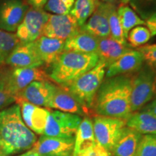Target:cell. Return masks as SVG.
Here are the masks:
<instances>
[{"label": "cell", "mask_w": 156, "mask_h": 156, "mask_svg": "<svg viewBox=\"0 0 156 156\" xmlns=\"http://www.w3.org/2000/svg\"><path fill=\"white\" fill-rule=\"evenodd\" d=\"M140 111H143V112H147L149 113H151L156 116V96L153 101H151L148 104L142 108Z\"/></svg>", "instance_id": "38"}, {"label": "cell", "mask_w": 156, "mask_h": 156, "mask_svg": "<svg viewBox=\"0 0 156 156\" xmlns=\"http://www.w3.org/2000/svg\"><path fill=\"white\" fill-rule=\"evenodd\" d=\"M49 15L50 14L44 9L29 7L15 34L20 41L21 43L34 42L41 36Z\"/></svg>", "instance_id": "9"}, {"label": "cell", "mask_w": 156, "mask_h": 156, "mask_svg": "<svg viewBox=\"0 0 156 156\" xmlns=\"http://www.w3.org/2000/svg\"><path fill=\"white\" fill-rule=\"evenodd\" d=\"M129 0H120L121 5H126L129 3Z\"/></svg>", "instance_id": "41"}, {"label": "cell", "mask_w": 156, "mask_h": 156, "mask_svg": "<svg viewBox=\"0 0 156 156\" xmlns=\"http://www.w3.org/2000/svg\"><path fill=\"white\" fill-rule=\"evenodd\" d=\"M99 61L100 58L97 53L64 51L51 64L48 77L56 85L66 87L95 67Z\"/></svg>", "instance_id": "3"}, {"label": "cell", "mask_w": 156, "mask_h": 156, "mask_svg": "<svg viewBox=\"0 0 156 156\" xmlns=\"http://www.w3.org/2000/svg\"><path fill=\"white\" fill-rule=\"evenodd\" d=\"M37 140L23 122L18 104L0 111V153L10 156L23 153L34 147Z\"/></svg>", "instance_id": "2"}, {"label": "cell", "mask_w": 156, "mask_h": 156, "mask_svg": "<svg viewBox=\"0 0 156 156\" xmlns=\"http://www.w3.org/2000/svg\"><path fill=\"white\" fill-rule=\"evenodd\" d=\"M0 77L5 82L9 92L15 98L33 82L50 80L48 74L42 67L12 68Z\"/></svg>", "instance_id": "8"}, {"label": "cell", "mask_w": 156, "mask_h": 156, "mask_svg": "<svg viewBox=\"0 0 156 156\" xmlns=\"http://www.w3.org/2000/svg\"><path fill=\"white\" fill-rule=\"evenodd\" d=\"M20 41L14 33L0 30V67Z\"/></svg>", "instance_id": "27"}, {"label": "cell", "mask_w": 156, "mask_h": 156, "mask_svg": "<svg viewBox=\"0 0 156 156\" xmlns=\"http://www.w3.org/2000/svg\"><path fill=\"white\" fill-rule=\"evenodd\" d=\"M145 25L151 32V36H156V12L145 20Z\"/></svg>", "instance_id": "36"}, {"label": "cell", "mask_w": 156, "mask_h": 156, "mask_svg": "<svg viewBox=\"0 0 156 156\" xmlns=\"http://www.w3.org/2000/svg\"><path fill=\"white\" fill-rule=\"evenodd\" d=\"M100 2L99 0H75L69 14L81 27L93 15Z\"/></svg>", "instance_id": "26"}, {"label": "cell", "mask_w": 156, "mask_h": 156, "mask_svg": "<svg viewBox=\"0 0 156 156\" xmlns=\"http://www.w3.org/2000/svg\"><path fill=\"white\" fill-rule=\"evenodd\" d=\"M17 156H42V155H40V154L38 153L36 151H35L34 150H33L32 148H31V149L25 151V153L20 154V155Z\"/></svg>", "instance_id": "39"}, {"label": "cell", "mask_w": 156, "mask_h": 156, "mask_svg": "<svg viewBox=\"0 0 156 156\" xmlns=\"http://www.w3.org/2000/svg\"><path fill=\"white\" fill-rule=\"evenodd\" d=\"M132 50L133 49L128 44H122L114 40L111 36H108L98 38V46L96 53L100 61L108 66Z\"/></svg>", "instance_id": "20"}, {"label": "cell", "mask_w": 156, "mask_h": 156, "mask_svg": "<svg viewBox=\"0 0 156 156\" xmlns=\"http://www.w3.org/2000/svg\"><path fill=\"white\" fill-rule=\"evenodd\" d=\"M126 125L142 135L156 134V116L151 113L139 111L132 113L126 119Z\"/></svg>", "instance_id": "24"}, {"label": "cell", "mask_w": 156, "mask_h": 156, "mask_svg": "<svg viewBox=\"0 0 156 156\" xmlns=\"http://www.w3.org/2000/svg\"><path fill=\"white\" fill-rule=\"evenodd\" d=\"M106 63L99 61L95 67L64 87L90 115L93 114L92 108L95 95L106 75Z\"/></svg>", "instance_id": "4"}, {"label": "cell", "mask_w": 156, "mask_h": 156, "mask_svg": "<svg viewBox=\"0 0 156 156\" xmlns=\"http://www.w3.org/2000/svg\"><path fill=\"white\" fill-rule=\"evenodd\" d=\"M80 30L76 20L71 15H50L42 36L65 41Z\"/></svg>", "instance_id": "10"}, {"label": "cell", "mask_w": 156, "mask_h": 156, "mask_svg": "<svg viewBox=\"0 0 156 156\" xmlns=\"http://www.w3.org/2000/svg\"><path fill=\"white\" fill-rule=\"evenodd\" d=\"M0 156H5V155H2V154L0 153Z\"/></svg>", "instance_id": "42"}, {"label": "cell", "mask_w": 156, "mask_h": 156, "mask_svg": "<svg viewBox=\"0 0 156 156\" xmlns=\"http://www.w3.org/2000/svg\"><path fill=\"white\" fill-rule=\"evenodd\" d=\"M20 108L23 122L33 132L38 135H44L47 123L50 109L35 106L25 101H17Z\"/></svg>", "instance_id": "14"}, {"label": "cell", "mask_w": 156, "mask_h": 156, "mask_svg": "<svg viewBox=\"0 0 156 156\" xmlns=\"http://www.w3.org/2000/svg\"><path fill=\"white\" fill-rule=\"evenodd\" d=\"M145 63L143 55L137 49L132 50L107 66L106 77L136 73Z\"/></svg>", "instance_id": "17"}, {"label": "cell", "mask_w": 156, "mask_h": 156, "mask_svg": "<svg viewBox=\"0 0 156 156\" xmlns=\"http://www.w3.org/2000/svg\"><path fill=\"white\" fill-rule=\"evenodd\" d=\"M5 64L12 68L41 67L44 65L34 42L20 43L12 51Z\"/></svg>", "instance_id": "16"}, {"label": "cell", "mask_w": 156, "mask_h": 156, "mask_svg": "<svg viewBox=\"0 0 156 156\" xmlns=\"http://www.w3.org/2000/svg\"><path fill=\"white\" fill-rule=\"evenodd\" d=\"M92 119L95 141L111 153L126 126V120L100 115H94Z\"/></svg>", "instance_id": "6"}, {"label": "cell", "mask_w": 156, "mask_h": 156, "mask_svg": "<svg viewBox=\"0 0 156 156\" xmlns=\"http://www.w3.org/2000/svg\"><path fill=\"white\" fill-rule=\"evenodd\" d=\"M95 142L93 119L90 116H84L75 135L73 156H78L83 152L92 147Z\"/></svg>", "instance_id": "21"}, {"label": "cell", "mask_w": 156, "mask_h": 156, "mask_svg": "<svg viewBox=\"0 0 156 156\" xmlns=\"http://www.w3.org/2000/svg\"><path fill=\"white\" fill-rule=\"evenodd\" d=\"M142 134L126 126L113 147L112 156H134Z\"/></svg>", "instance_id": "23"}, {"label": "cell", "mask_w": 156, "mask_h": 156, "mask_svg": "<svg viewBox=\"0 0 156 156\" xmlns=\"http://www.w3.org/2000/svg\"><path fill=\"white\" fill-rule=\"evenodd\" d=\"M129 4L144 21L156 12V0H129Z\"/></svg>", "instance_id": "30"}, {"label": "cell", "mask_w": 156, "mask_h": 156, "mask_svg": "<svg viewBox=\"0 0 156 156\" xmlns=\"http://www.w3.org/2000/svg\"><path fill=\"white\" fill-rule=\"evenodd\" d=\"M15 102V98L9 92L5 82L0 77V111L9 107Z\"/></svg>", "instance_id": "33"}, {"label": "cell", "mask_w": 156, "mask_h": 156, "mask_svg": "<svg viewBox=\"0 0 156 156\" xmlns=\"http://www.w3.org/2000/svg\"><path fill=\"white\" fill-rule=\"evenodd\" d=\"M78 156H112L110 152L98 142Z\"/></svg>", "instance_id": "35"}, {"label": "cell", "mask_w": 156, "mask_h": 156, "mask_svg": "<svg viewBox=\"0 0 156 156\" xmlns=\"http://www.w3.org/2000/svg\"><path fill=\"white\" fill-rule=\"evenodd\" d=\"M134 156H156V134L142 135Z\"/></svg>", "instance_id": "31"}, {"label": "cell", "mask_w": 156, "mask_h": 156, "mask_svg": "<svg viewBox=\"0 0 156 156\" xmlns=\"http://www.w3.org/2000/svg\"><path fill=\"white\" fill-rule=\"evenodd\" d=\"M48 108L77 114L82 117L90 116L89 112L67 88L57 85H56L54 88L48 105Z\"/></svg>", "instance_id": "15"}, {"label": "cell", "mask_w": 156, "mask_h": 156, "mask_svg": "<svg viewBox=\"0 0 156 156\" xmlns=\"http://www.w3.org/2000/svg\"><path fill=\"white\" fill-rule=\"evenodd\" d=\"M30 6L23 0L0 2V30L16 32Z\"/></svg>", "instance_id": "11"}, {"label": "cell", "mask_w": 156, "mask_h": 156, "mask_svg": "<svg viewBox=\"0 0 156 156\" xmlns=\"http://www.w3.org/2000/svg\"><path fill=\"white\" fill-rule=\"evenodd\" d=\"M83 117L77 114L50 109L44 135L62 138H75Z\"/></svg>", "instance_id": "7"}, {"label": "cell", "mask_w": 156, "mask_h": 156, "mask_svg": "<svg viewBox=\"0 0 156 156\" xmlns=\"http://www.w3.org/2000/svg\"><path fill=\"white\" fill-rule=\"evenodd\" d=\"M108 20L110 30V36L122 44H128L124 37V32L121 26L118 15H117V7L115 5H112L108 13Z\"/></svg>", "instance_id": "28"}, {"label": "cell", "mask_w": 156, "mask_h": 156, "mask_svg": "<svg viewBox=\"0 0 156 156\" xmlns=\"http://www.w3.org/2000/svg\"><path fill=\"white\" fill-rule=\"evenodd\" d=\"M112 5L101 2L93 15L80 27V30L98 38L110 36L108 13Z\"/></svg>", "instance_id": "18"}, {"label": "cell", "mask_w": 156, "mask_h": 156, "mask_svg": "<svg viewBox=\"0 0 156 156\" xmlns=\"http://www.w3.org/2000/svg\"><path fill=\"white\" fill-rule=\"evenodd\" d=\"M136 49L143 55L145 62L156 65V44L145 45Z\"/></svg>", "instance_id": "34"}, {"label": "cell", "mask_w": 156, "mask_h": 156, "mask_svg": "<svg viewBox=\"0 0 156 156\" xmlns=\"http://www.w3.org/2000/svg\"><path fill=\"white\" fill-rule=\"evenodd\" d=\"M99 1L102 2L104 3H108V4H112V5H116L117 2H118V0H99Z\"/></svg>", "instance_id": "40"}, {"label": "cell", "mask_w": 156, "mask_h": 156, "mask_svg": "<svg viewBox=\"0 0 156 156\" xmlns=\"http://www.w3.org/2000/svg\"><path fill=\"white\" fill-rule=\"evenodd\" d=\"M98 46V38L88 33L80 30L77 34L65 41L64 51L77 53H96Z\"/></svg>", "instance_id": "22"}, {"label": "cell", "mask_w": 156, "mask_h": 156, "mask_svg": "<svg viewBox=\"0 0 156 156\" xmlns=\"http://www.w3.org/2000/svg\"><path fill=\"white\" fill-rule=\"evenodd\" d=\"M56 84L50 80L34 81L29 84L15 97V102L21 100L35 106L48 108Z\"/></svg>", "instance_id": "12"}, {"label": "cell", "mask_w": 156, "mask_h": 156, "mask_svg": "<svg viewBox=\"0 0 156 156\" xmlns=\"http://www.w3.org/2000/svg\"><path fill=\"white\" fill-rule=\"evenodd\" d=\"M117 15L126 40L129 32L132 28L145 25V21L140 18L135 12L126 5H120L117 7Z\"/></svg>", "instance_id": "25"}, {"label": "cell", "mask_w": 156, "mask_h": 156, "mask_svg": "<svg viewBox=\"0 0 156 156\" xmlns=\"http://www.w3.org/2000/svg\"><path fill=\"white\" fill-rule=\"evenodd\" d=\"M151 34L147 27L143 25L134 27L129 32L126 42L132 48H140L145 46L151 38Z\"/></svg>", "instance_id": "29"}, {"label": "cell", "mask_w": 156, "mask_h": 156, "mask_svg": "<svg viewBox=\"0 0 156 156\" xmlns=\"http://www.w3.org/2000/svg\"><path fill=\"white\" fill-rule=\"evenodd\" d=\"M48 0H27V4L31 7L36 9H44Z\"/></svg>", "instance_id": "37"}, {"label": "cell", "mask_w": 156, "mask_h": 156, "mask_svg": "<svg viewBox=\"0 0 156 156\" xmlns=\"http://www.w3.org/2000/svg\"><path fill=\"white\" fill-rule=\"evenodd\" d=\"M156 96V65L145 62L134 73L131 95L132 113L139 112Z\"/></svg>", "instance_id": "5"}, {"label": "cell", "mask_w": 156, "mask_h": 156, "mask_svg": "<svg viewBox=\"0 0 156 156\" xmlns=\"http://www.w3.org/2000/svg\"><path fill=\"white\" fill-rule=\"evenodd\" d=\"M37 54L44 65L51 66L64 52L65 41L41 36L34 42Z\"/></svg>", "instance_id": "19"}, {"label": "cell", "mask_w": 156, "mask_h": 156, "mask_svg": "<svg viewBox=\"0 0 156 156\" xmlns=\"http://www.w3.org/2000/svg\"><path fill=\"white\" fill-rule=\"evenodd\" d=\"M132 74L106 77L101 83L93 103L94 115L127 119L131 116Z\"/></svg>", "instance_id": "1"}, {"label": "cell", "mask_w": 156, "mask_h": 156, "mask_svg": "<svg viewBox=\"0 0 156 156\" xmlns=\"http://www.w3.org/2000/svg\"><path fill=\"white\" fill-rule=\"evenodd\" d=\"M75 0H48L44 9L53 15H69Z\"/></svg>", "instance_id": "32"}, {"label": "cell", "mask_w": 156, "mask_h": 156, "mask_svg": "<svg viewBox=\"0 0 156 156\" xmlns=\"http://www.w3.org/2000/svg\"><path fill=\"white\" fill-rule=\"evenodd\" d=\"M75 138H62L41 135L33 150L42 156H73Z\"/></svg>", "instance_id": "13"}]
</instances>
